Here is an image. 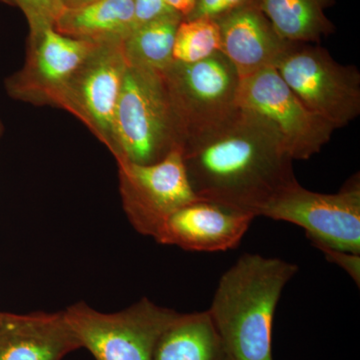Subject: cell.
<instances>
[{
    "label": "cell",
    "instance_id": "1",
    "mask_svg": "<svg viewBox=\"0 0 360 360\" xmlns=\"http://www.w3.org/2000/svg\"><path fill=\"white\" fill-rule=\"evenodd\" d=\"M181 155L198 198L255 217L298 182L276 130L245 108L222 129L182 148Z\"/></svg>",
    "mask_w": 360,
    "mask_h": 360
},
{
    "label": "cell",
    "instance_id": "2",
    "mask_svg": "<svg viewBox=\"0 0 360 360\" xmlns=\"http://www.w3.org/2000/svg\"><path fill=\"white\" fill-rule=\"evenodd\" d=\"M298 266L245 253L220 277L207 309L233 360H274L272 324L286 284Z\"/></svg>",
    "mask_w": 360,
    "mask_h": 360
},
{
    "label": "cell",
    "instance_id": "3",
    "mask_svg": "<svg viewBox=\"0 0 360 360\" xmlns=\"http://www.w3.org/2000/svg\"><path fill=\"white\" fill-rule=\"evenodd\" d=\"M120 162L151 165L181 150L176 120L162 72L127 65L112 141Z\"/></svg>",
    "mask_w": 360,
    "mask_h": 360
},
{
    "label": "cell",
    "instance_id": "4",
    "mask_svg": "<svg viewBox=\"0 0 360 360\" xmlns=\"http://www.w3.org/2000/svg\"><path fill=\"white\" fill-rule=\"evenodd\" d=\"M182 148L222 129L240 108V77L221 52L162 72Z\"/></svg>",
    "mask_w": 360,
    "mask_h": 360
},
{
    "label": "cell",
    "instance_id": "5",
    "mask_svg": "<svg viewBox=\"0 0 360 360\" xmlns=\"http://www.w3.org/2000/svg\"><path fill=\"white\" fill-rule=\"evenodd\" d=\"M274 68L300 101L335 129L360 115L359 68L340 65L323 47L292 42Z\"/></svg>",
    "mask_w": 360,
    "mask_h": 360
},
{
    "label": "cell",
    "instance_id": "6",
    "mask_svg": "<svg viewBox=\"0 0 360 360\" xmlns=\"http://www.w3.org/2000/svg\"><path fill=\"white\" fill-rule=\"evenodd\" d=\"M65 314L82 348L96 360H153L156 341L179 315L146 297L115 314L84 302L70 305Z\"/></svg>",
    "mask_w": 360,
    "mask_h": 360
},
{
    "label": "cell",
    "instance_id": "7",
    "mask_svg": "<svg viewBox=\"0 0 360 360\" xmlns=\"http://www.w3.org/2000/svg\"><path fill=\"white\" fill-rule=\"evenodd\" d=\"M262 217L302 227L314 246L360 255L359 176L333 194L314 193L296 182L277 195Z\"/></svg>",
    "mask_w": 360,
    "mask_h": 360
},
{
    "label": "cell",
    "instance_id": "8",
    "mask_svg": "<svg viewBox=\"0 0 360 360\" xmlns=\"http://www.w3.org/2000/svg\"><path fill=\"white\" fill-rule=\"evenodd\" d=\"M238 103L272 125L292 160L319 153L335 130L300 101L274 68L241 79Z\"/></svg>",
    "mask_w": 360,
    "mask_h": 360
},
{
    "label": "cell",
    "instance_id": "9",
    "mask_svg": "<svg viewBox=\"0 0 360 360\" xmlns=\"http://www.w3.org/2000/svg\"><path fill=\"white\" fill-rule=\"evenodd\" d=\"M125 213L135 231L153 238L175 210L198 200L187 177L181 150L151 165L120 162Z\"/></svg>",
    "mask_w": 360,
    "mask_h": 360
},
{
    "label": "cell",
    "instance_id": "10",
    "mask_svg": "<svg viewBox=\"0 0 360 360\" xmlns=\"http://www.w3.org/2000/svg\"><path fill=\"white\" fill-rule=\"evenodd\" d=\"M255 219L248 213L198 198L167 217L153 238L160 245L189 251L233 250Z\"/></svg>",
    "mask_w": 360,
    "mask_h": 360
},
{
    "label": "cell",
    "instance_id": "11",
    "mask_svg": "<svg viewBox=\"0 0 360 360\" xmlns=\"http://www.w3.org/2000/svg\"><path fill=\"white\" fill-rule=\"evenodd\" d=\"M127 68L122 44H98L65 89L75 94L82 112L110 143Z\"/></svg>",
    "mask_w": 360,
    "mask_h": 360
},
{
    "label": "cell",
    "instance_id": "12",
    "mask_svg": "<svg viewBox=\"0 0 360 360\" xmlns=\"http://www.w3.org/2000/svg\"><path fill=\"white\" fill-rule=\"evenodd\" d=\"M79 348L65 311L0 312V360H63Z\"/></svg>",
    "mask_w": 360,
    "mask_h": 360
},
{
    "label": "cell",
    "instance_id": "13",
    "mask_svg": "<svg viewBox=\"0 0 360 360\" xmlns=\"http://www.w3.org/2000/svg\"><path fill=\"white\" fill-rule=\"evenodd\" d=\"M220 52L238 71L240 80L274 68L292 42L283 39L258 6L238 9L217 20Z\"/></svg>",
    "mask_w": 360,
    "mask_h": 360
},
{
    "label": "cell",
    "instance_id": "14",
    "mask_svg": "<svg viewBox=\"0 0 360 360\" xmlns=\"http://www.w3.org/2000/svg\"><path fill=\"white\" fill-rule=\"evenodd\" d=\"M153 360H233L207 310L179 314L163 330Z\"/></svg>",
    "mask_w": 360,
    "mask_h": 360
},
{
    "label": "cell",
    "instance_id": "15",
    "mask_svg": "<svg viewBox=\"0 0 360 360\" xmlns=\"http://www.w3.org/2000/svg\"><path fill=\"white\" fill-rule=\"evenodd\" d=\"M54 28L73 39L122 44L134 30V0H96L65 9Z\"/></svg>",
    "mask_w": 360,
    "mask_h": 360
},
{
    "label": "cell",
    "instance_id": "16",
    "mask_svg": "<svg viewBox=\"0 0 360 360\" xmlns=\"http://www.w3.org/2000/svg\"><path fill=\"white\" fill-rule=\"evenodd\" d=\"M37 39L34 68L42 84L65 89L92 51L96 42L73 39L47 25L32 30Z\"/></svg>",
    "mask_w": 360,
    "mask_h": 360
},
{
    "label": "cell",
    "instance_id": "17",
    "mask_svg": "<svg viewBox=\"0 0 360 360\" xmlns=\"http://www.w3.org/2000/svg\"><path fill=\"white\" fill-rule=\"evenodd\" d=\"M333 0H258L276 32L290 42L316 44L333 32L326 11Z\"/></svg>",
    "mask_w": 360,
    "mask_h": 360
},
{
    "label": "cell",
    "instance_id": "18",
    "mask_svg": "<svg viewBox=\"0 0 360 360\" xmlns=\"http://www.w3.org/2000/svg\"><path fill=\"white\" fill-rule=\"evenodd\" d=\"M180 14L162 16L137 26L122 42L127 65L163 72L174 63L175 34L184 20Z\"/></svg>",
    "mask_w": 360,
    "mask_h": 360
},
{
    "label": "cell",
    "instance_id": "19",
    "mask_svg": "<svg viewBox=\"0 0 360 360\" xmlns=\"http://www.w3.org/2000/svg\"><path fill=\"white\" fill-rule=\"evenodd\" d=\"M221 39L219 22L210 18L184 20L175 34L172 58L174 63H198L219 53Z\"/></svg>",
    "mask_w": 360,
    "mask_h": 360
},
{
    "label": "cell",
    "instance_id": "20",
    "mask_svg": "<svg viewBox=\"0 0 360 360\" xmlns=\"http://www.w3.org/2000/svg\"><path fill=\"white\" fill-rule=\"evenodd\" d=\"M20 7L30 21L32 30L54 26L65 11L63 0H4Z\"/></svg>",
    "mask_w": 360,
    "mask_h": 360
},
{
    "label": "cell",
    "instance_id": "21",
    "mask_svg": "<svg viewBox=\"0 0 360 360\" xmlns=\"http://www.w3.org/2000/svg\"><path fill=\"white\" fill-rule=\"evenodd\" d=\"M250 6H258V0H196L193 13L186 20L210 18L219 20L227 14Z\"/></svg>",
    "mask_w": 360,
    "mask_h": 360
},
{
    "label": "cell",
    "instance_id": "22",
    "mask_svg": "<svg viewBox=\"0 0 360 360\" xmlns=\"http://www.w3.org/2000/svg\"><path fill=\"white\" fill-rule=\"evenodd\" d=\"M174 13L165 0H134V28Z\"/></svg>",
    "mask_w": 360,
    "mask_h": 360
},
{
    "label": "cell",
    "instance_id": "23",
    "mask_svg": "<svg viewBox=\"0 0 360 360\" xmlns=\"http://www.w3.org/2000/svg\"><path fill=\"white\" fill-rule=\"evenodd\" d=\"M315 248L323 253L324 257L331 264H335L345 270L349 274V276L359 286L360 283V255L347 252V251H341L333 250L328 246L316 245Z\"/></svg>",
    "mask_w": 360,
    "mask_h": 360
},
{
    "label": "cell",
    "instance_id": "24",
    "mask_svg": "<svg viewBox=\"0 0 360 360\" xmlns=\"http://www.w3.org/2000/svg\"><path fill=\"white\" fill-rule=\"evenodd\" d=\"M195 1L196 0H165V4L174 9L175 13L180 14L184 20L193 13Z\"/></svg>",
    "mask_w": 360,
    "mask_h": 360
},
{
    "label": "cell",
    "instance_id": "25",
    "mask_svg": "<svg viewBox=\"0 0 360 360\" xmlns=\"http://www.w3.org/2000/svg\"><path fill=\"white\" fill-rule=\"evenodd\" d=\"M96 1V0H63V6L65 9L75 8V7L85 6L90 2Z\"/></svg>",
    "mask_w": 360,
    "mask_h": 360
},
{
    "label": "cell",
    "instance_id": "26",
    "mask_svg": "<svg viewBox=\"0 0 360 360\" xmlns=\"http://www.w3.org/2000/svg\"><path fill=\"white\" fill-rule=\"evenodd\" d=\"M2 124H1V122H0V136H1V134H2Z\"/></svg>",
    "mask_w": 360,
    "mask_h": 360
}]
</instances>
